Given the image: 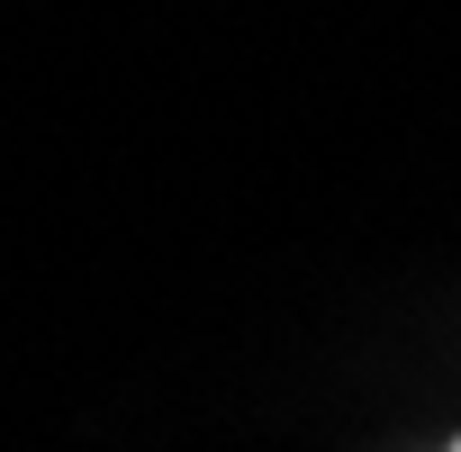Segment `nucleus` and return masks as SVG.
<instances>
[{"label":"nucleus","instance_id":"obj_1","mask_svg":"<svg viewBox=\"0 0 461 452\" xmlns=\"http://www.w3.org/2000/svg\"><path fill=\"white\" fill-rule=\"evenodd\" d=\"M452 452H461V443H452Z\"/></svg>","mask_w":461,"mask_h":452}]
</instances>
